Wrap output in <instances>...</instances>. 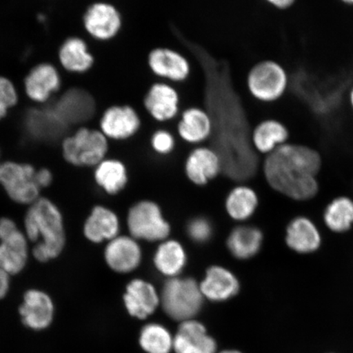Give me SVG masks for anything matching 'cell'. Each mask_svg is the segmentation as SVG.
Listing matches in <instances>:
<instances>
[{
  "label": "cell",
  "instance_id": "4fadbf2b",
  "mask_svg": "<svg viewBox=\"0 0 353 353\" xmlns=\"http://www.w3.org/2000/svg\"><path fill=\"white\" fill-rule=\"evenodd\" d=\"M105 263L112 271L128 274L138 269L143 261L139 241L131 236H120L108 241L105 246Z\"/></svg>",
  "mask_w": 353,
  "mask_h": 353
},
{
  "label": "cell",
  "instance_id": "603a6c76",
  "mask_svg": "<svg viewBox=\"0 0 353 353\" xmlns=\"http://www.w3.org/2000/svg\"><path fill=\"white\" fill-rule=\"evenodd\" d=\"M263 243V234L259 228L250 225H239L229 233L226 245L232 257L238 260H248L259 253Z\"/></svg>",
  "mask_w": 353,
  "mask_h": 353
},
{
  "label": "cell",
  "instance_id": "8fae6325",
  "mask_svg": "<svg viewBox=\"0 0 353 353\" xmlns=\"http://www.w3.org/2000/svg\"><path fill=\"white\" fill-rule=\"evenodd\" d=\"M83 25L91 37L99 41H110L121 32L123 17L112 3L97 2L88 8Z\"/></svg>",
  "mask_w": 353,
  "mask_h": 353
},
{
  "label": "cell",
  "instance_id": "4316f807",
  "mask_svg": "<svg viewBox=\"0 0 353 353\" xmlns=\"http://www.w3.org/2000/svg\"><path fill=\"white\" fill-rule=\"evenodd\" d=\"M95 180L108 195L116 196L125 189L129 182L127 168L117 159H105L97 165Z\"/></svg>",
  "mask_w": 353,
  "mask_h": 353
},
{
  "label": "cell",
  "instance_id": "d4e9b609",
  "mask_svg": "<svg viewBox=\"0 0 353 353\" xmlns=\"http://www.w3.org/2000/svg\"><path fill=\"white\" fill-rule=\"evenodd\" d=\"M26 91L30 99L43 103L60 87V77L54 65L41 64L35 66L26 79Z\"/></svg>",
  "mask_w": 353,
  "mask_h": 353
},
{
  "label": "cell",
  "instance_id": "1f68e13d",
  "mask_svg": "<svg viewBox=\"0 0 353 353\" xmlns=\"http://www.w3.org/2000/svg\"><path fill=\"white\" fill-rule=\"evenodd\" d=\"M174 337L165 326L152 323L141 330L139 343L148 353H170L173 350Z\"/></svg>",
  "mask_w": 353,
  "mask_h": 353
},
{
  "label": "cell",
  "instance_id": "277c9868",
  "mask_svg": "<svg viewBox=\"0 0 353 353\" xmlns=\"http://www.w3.org/2000/svg\"><path fill=\"white\" fill-rule=\"evenodd\" d=\"M245 83L254 99L262 103H274L288 90L290 77L283 65L276 60L265 59L250 69Z\"/></svg>",
  "mask_w": 353,
  "mask_h": 353
},
{
  "label": "cell",
  "instance_id": "30bf717a",
  "mask_svg": "<svg viewBox=\"0 0 353 353\" xmlns=\"http://www.w3.org/2000/svg\"><path fill=\"white\" fill-rule=\"evenodd\" d=\"M181 97L173 83L158 81L145 92L143 108L156 122L167 123L179 117Z\"/></svg>",
  "mask_w": 353,
  "mask_h": 353
},
{
  "label": "cell",
  "instance_id": "83f0119b",
  "mask_svg": "<svg viewBox=\"0 0 353 353\" xmlns=\"http://www.w3.org/2000/svg\"><path fill=\"white\" fill-rule=\"evenodd\" d=\"M59 59L64 68L77 73L88 72L94 63L86 43L77 37L66 39L60 48Z\"/></svg>",
  "mask_w": 353,
  "mask_h": 353
},
{
  "label": "cell",
  "instance_id": "5b68a950",
  "mask_svg": "<svg viewBox=\"0 0 353 353\" xmlns=\"http://www.w3.org/2000/svg\"><path fill=\"white\" fill-rule=\"evenodd\" d=\"M130 236L137 241L159 242L168 239L171 226L164 217L160 205L150 200H143L130 207L127 214Z\"/></svg>",
  "mask_w": 353,
  "mask_h": 353
},
{
  "label": "cell",
  "instance_id": "484cf974",
  "mask_svg": "<svg viewBox=\"0 0 353 353\" xmlns=\"http://www.w3.org/2000/svg\"><path fill=\"white\" fill-rule=\"evenodd\" d=\"M259 202L257 193L253 188L240 184L228 193L225 200V210L232 220L245 222L255 214Z\"/></svg>",
  "mask_w": 353,
  "mask_h": 353
},
{
  "label": "cell",
  "instance_id": "7c38bea8",
  "mask_svg": "<svg viewBox=\"0 0 353 353\" xmlns=\"http://www.w3.org/2000/svg\"><path fill=\"white\" fill-rule=\"evenodd\" d=\"M142 127V119L130 105H110L100 120V131L108 139L125 141L130 139Z\"/></svg>",
  "mask_w": 353,
  "mask_h": 353
},
{
  "label": "cell",
  "instance_id": "d6a6232c",
  "mask_svg": "<svg viewBox=\"0 0 353 353\" xmlns=\"http://www.w3.org/2000/svg\"><path fill=\"white\" fill-rule=\"evenodd\" d=\"M214 225L205 216H196L186 225V232L190 240L197 245H205L214 236Z\"/></svg>",
  "mask_w": 353,
  "mask_h": 353
},
{
  "label": "cell",
  "instance_id": "d590c367",
  "mask_svg": "<svg viewBox=\"0 0 353 353\" xmlns=\"http://www.w3.org/2000/svg\"><path fill=\"white\" fill-rule=\"evenodd\" d=\"M268 6L276 8L279 11L289 10L292 8L298 0H264Z\"/></svg>",
  "mask_w": 353,
  "mask_h": 353
},
{
  "label": "cell",
  "instance_id": "f1b7e54d",
  "mask_svg": "<svg viewBox=\"0 0 353 353\" xmlns=\"http://www.w3.org/2000/svg\"><path fill=\"white\" fill-rule=\"evenodd\" d=\"M28 130L39 139H55L60 136L68 126L57 116L54 108L32 110L28 117Z\"/></svg>",
  "mask_w": 353,
  "mask_h": 353
},
{
  "label": "cell",
  "instance_id": "ba28073f",
  "mask_svg": "<svg viewBox=\"0 0 353 353\" xmlns=\"http://www.w3.org/2000/svg\"><path fill=\"white\" fill-rule=\"evenodd\" d=\"M147 64L150 72L159 81L180 83L188 81L192 65L188 57L174 48L157 47L148 52Z\"/></svg>",
  "mask_w": 353,
  "mask_h": 353
},
{
  "label": "cell",
  "instance_id": "ab89813d",
  "mask_svg": "<svg viewBox=\"0 0 353 353\" xmlns=\"http://www.w3.org/2000/svg\"><path fill=\"white\" fill-rule=\"evenodd\" d=\"M341 1L344 6L353 7V0H339Z\"/></svg>",
  "mask_w": 353,
  "mask_h": 353
},
{
  "label": "cell",
  "instance_id": "8d00e7d4",
  "mask_svg": "<svg viewBox=\"0 0 353 353\" xmlns=\"http://www.w3.org/2000/svg\"><path fill=\"white\" fill-rule=\"evenodd\" d=\"M37 179L41 188H46L51 183L52 176L50 171L43 169L37 172Z\"/></svg>",
  "mask_w": 353,
  "mask_h": 353
},
{
  "label": "cell",
  "instance_id": "cb8c5ba5",
  "mask_svg": "<svg viewBox=\"0 0 353 353\" xmlns=\"http://www.w3.org/2000/svg\"><path fill=\"white\" fill-rule=\"evenodd\" d=\"M120 230L121 222L117 214L101 205L92 209L83 228L87 239L94 243L112 241L119 236Z\"/></svg>",
  "mask_w": 353,
  "mask_h": 353
},
{
  "label": "cell",
  "instance_id": "7402d4cb",
  "mask_svg": "<svg viewBox=\"0 0 353 353\" xmlns=\"http://www.w3.org/2000/svg\"><path fill=\"white\" fill-rule=\"evenodd\" d=\"M290 131L283 122L276 119L260 121L250 134V142L257 153L268 154L287 143Z\"/></svg>",
  "mask_w": 353,
  "mask_h": 353
},
{
  "label": "cell",
  "instance_id": "d6986e66",
  "mask_svg": "<svg viewBox=\"0 0 353 353\" xmlns=\"http://www.w3.org/2000/svg\"><path fill=\"white\" fill-rule=\"evenodd\" d=\"M94 108L92 97L79 88L66 91L54 108L66 125L88 121L94 114Z\"/></svg>",
  "mask_w": 353,
  "mask_h": 353
},
{
  "label": "cell",
  "instance_id": "f546056e",
  "mask_svg": "<svg viewBox=\"0 0 353 353\" xmlns=\"http://www.w3.org/2000/svg\"><path fill=\"white\" fill-rule=\"evenodd\" d=\"M178 333L186 341L190 353H217V343L201 322L194 319L181 322Z\"/></svg>",
  "mask_w": 353,
  "mask_h": 353
},
{
  "label": "cell",
  "instance_id": "3957f363",
  "mask_svg": "<svg viewBox=\"0 0 353 353\" xmlns=\"http://www.w3.org/2000/svg\"><path fill=\"white\" fill-rule=\"evenodd\" d=\"M160 296L163 310L170 319L181 322L194 319L205 301L199 282L180 276L167 279Z\"/></svg>",
  "mask_w": 353,
  "mask_h": 353
},
{
  "label": "cell",
  "instance_id": "7a4b0ae2",
  "mask_svg": "<svg viewBox=\"0 0 353 353\" xmlns=\"http://www.w3.org/2000/svg\"><path fill=\"white\" fill-rule=\"evenodd\" d=\"M25 227L29 239L37 242L35 259L47 262L59 256L65 245L63 218L54 203L41 199L33 203L26 216Z\"/></svg>",
  "mask_w": 353,
  "mask_h": 353
},
{
  "label": "cell",
  "instance_id": "836d02e7",
  "mask_svg": "<svg viewBox=\"0 0 353 353\" xmlns=\"http://www.w3.org/2000/svg\"><path fill=\"white\" fill-rule=\"evenodd\" d=\"M176 145L175 137L167 130H157L151 138V147L154 152L167 156L174 152Z\"/></svg>",
  "mask_w": 353,
  "mask_h": 353
},
{
  "label": "cell",
  "instance_id": "52a82bcc",
  "mask_svg": "<svg viewBox=\"0 0 353 353\" xmlns=\"http://www.w3.org/2000/svg\"><path fill=\"white\" fill-rule=\"evenodd\" d=\"M37 172L32 165L3 163L0 165V183L13 201L21 204L34 203L41 190Z\"/></svg>",
  "mask_w": 353,
  "mask_h": 353
},
{
  "label": "cell",
  "instance_id": "e0dca14e",
  "mask_svg": "<svg viewBox=\"0 0 353 353\" xmlns=\"http://www.w3.org/2000/svg\"><path fill=\"white\" fill-rule=\"evenodd\" d=\"M200 288L205 299L212 302H224L239 293L240 281L234 273L220 265H212L206 269Z\"/></svg>",
  "mask_w": 353,
  "mask_h": 353
},
{
  "label": "cell",
  "instance_id": "ffe728a7",
  "mask_svg": "<svg viewBox=\"0 0 353 353\" xmlns=\"http://www.w3.org/2000/svg\"><path fill=\"white\" fill-rule=\"evenodd\" d=\"M285 243L298 254L315 252L321 245V236L314 223L306 217H297L286 228Z\"/></svg>",
  "mask_w": 353,
  "mask_h": 353
},
{
  "label": "cell",
  "instance_id": "5bb4252c",
  "mask_svg": "<svg viewBox=\"0 0 353 353\" xmlns=\"http://www.w3.org/2000/svg\"><path fill=\"white\" fill-rule=\"evenodd\" d=\"M184 170L190 182L204 187L222 174V163L213 148L198 145L188 154Z\"/></svg>",
  "mask_w": 353,
  "mask_h": 353
},
{
  "label": "cell",
  "instance_id": "9a60e30c",
  "mask_svg": "<svg viewBox=\"0 0 353 353\" xmlns=\"http://www.w3.org/2000/svg\"><path fill=\"white\" fill-rule=\"evenodd\" d=\"M123 298L129 314L140 320L148 319L161 305L160 294L156 287L140 278L130 281Z\"/></svg>",
  "mask_w": 353,
  "mask_h": 353
},
{
  "label": "cell",
  "instance_id": "9c48e42d",
  "mask_svg": "<svg viewBox=\"0 0 353 353\" xmlns=\"http://www.w3.org/2000/svg\"><path fill=\"white\" fill-rule=\"evenodd\" d=\"M28 260V242L10 219H0V268L8 274H17Z\"/></svg>",
  "mask_w": 353,
  "mask_h": 353
},
{
  "label": "cell",
  "instance_id": "4dcf8cb0",
  "mask_svg": "<svg viewBox=\"0 0 353 353\" xmlns=\"http://www.w3.org/2000/svg\"><path fill=\"white\" fill-rule=\"evenodd\" d=\"M324 222L330 231L346 232L353 225V201L346 196L334 199L326 207Z\"/></svg>",
  "mask_w": 353,
  "mask_h": 353
},
{
  "label": "cell",
  "instance_id": "8992f818",
  "mask_svg": "<svg viewBox=\"0 0 353 353\" xmlns=\"http://www.w3.org/2000/svg\"><path fill=\"white\" fill-rule=\"evenodd\" d=\"M108 139L100 130L81 128L64 141L66 161L77 166H94L105 160L108 152Z\"/></svg>",
  "mask_w": 353,
  "mask_h": 353
},
{
  "label": "cell",
  "instance_id": "2e32d148",
  "mask_svg": "<svg viewBox=\"0 0 353 353\" xmlns=\"http://www.w3.org/2000/svg\"><path fill=\"white\" fill-rule=\"evenodd\" d=\"M178 118L176 132L185 143L201 145L214 134L213 118L205 109L189 107L184 109Z\"/></svg>",
  "mask_w": 353,
  "mask_h": 353
},
{
  "label": "cell",
  "instance_id": "44dd1931",
  "mask_svg": "<svg viewBox=\"0 0 353 353\" xmlns=\"http://www.w3.org/2000/svg\"><path fill=\"white\" fill-rule=\"evenodd\" d=\"M187 263L188 254L182 243L169 238L159 243L153 256V264L162 276L167 279L179 276Z\"/></svg>",
  "mask_w": 353,
  "mask_h": 353
},
{
  "label": "cell",
  "instance_id": "e575fe53",
  "mask_svg": "<svg viewBox=\"0 0 353 353\" xmlns=\"http://www.w3.org/2000/svg\"><path fill=\"white\" fill-rule=\"evenodd\" d=\"M17 101L14 85L10 79L0 77V120L6 116L8 110L16 105Z\"/></svg>",
  "mask_w": 353,
  "mask_h": 353
},
{
  "label": "cell",
  "instance_id": "6da1fadb",
  "mask_svg": "<svg viewBox=\"0 0 353 353\" xmlns=\"http://www.w3.org/2000/svg\"><path fill=\"white\" fill-rule=\"evenodd\" d=\"M321 166V158L316 150L287 143L268 154L263 168L273 190L292 200L304 201L319 191L316 176Z\"/></svg>",
  "mask_w": 353,
  "mask_h": 353
},
{
  "label": "cell",
  "instance_id": "ac0fdd59",
  "mask_svg": "<svg viewBox=\"0 0 353 353\" xmlns=\"http://www.w3.org/2000/svg\"><path fill=\"white\" fill-rule=\"evenodd\" d=\"M19 312L26 327L43 330L47 329L54 320V305L47 294L41 290H30L24 295Z\"/></svg>",
  "mask_w": 353,
  "mask_h": 353
},
{
  "label": "cell",
  "instance_id": "74e56055",
  "mask_svg": "<svg viewBox=\"0 0 353 353\" xmlns=\"http://www.w3.org/2000/svg\"><path fill=\"white\" fill-rule=\"evenodd\" d=\"M10 289V277L6 271L0 268V299H3Z\"/></svg>",
  "mask_w": 353,
  "mask_h": 353
},
{
  "label": "cell",
  "instance_id": "f35d334b",
  "mask_svg": "<svg viewBox=\"0 0 353 353\" xmlns=\"http://www.w3.org/2000/svg\"><path fill=\"white\" fill-rule=\"evenodd\" d=\"M348 103H350V108L353 112V86L351 88L350 94H348Z\"/></svg>",
  "mask_w": 353,
  "mask_h": 353
},
{
  "label": "cell",
  "instance_id": "60d3db41",
  "mask_svg": "<svg viewBox=\"0 0 353 353\" xmlns=\"http://www.w3.org/2000/svg\"><path fill=\"white\" fill-rule=\"evenodd\" d=\"M219 353H242V352L237 351V350H225L223 352H220Z\"/></svg>",
  "mask_w": 353,
  "mask_h": 353
}]
</instances>
